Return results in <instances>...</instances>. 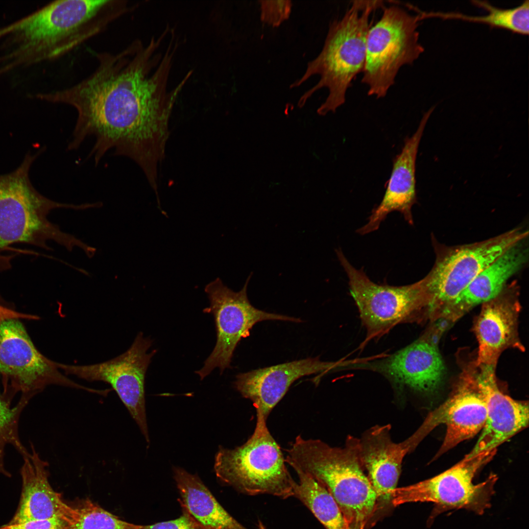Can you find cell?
I'll use <instances>...</instances> for the list:
<instances>
[{
  "instance_id": "6da1fadb",
  "label": "cell",
  "mask_w": 529,
  "mask_h": 529,
  "mask_svg": "<svg viewBox=\"0 0 529 529\" xmlns=\"http://www.w3.org/2000/svg\"><path fill=\"white\" fill-rule=\"evenodd\" d=\"M161 40L144 46L135 40L117 52L96 55L93 72L71 86L39 93L41 100L70 106L77 119L68 149H77L89 138L90 155L98 163L109 151L126 157L143 170L152 188L158 185L159 169L169 135L174 104L186 75L173 89L167 84L174 50L163 58L156 50Z\"/></svg>"
},
{
  "instance_id": "7a4b0ae2",
  "label": "cell",
  "mask_w": 529,
  "mask_h": 529,
  "mask_svg": "<svg viewBox=\"0 0 529 529\" xmlns=\"http://www.w3.org/2000/svg\"><path fill=\"white\" fill-rule=\"evenodd\" d=\"M127 0H58L16 22L18 52L33 64L59 59L132 11Z\"/></svg>"
},
{
  "instance_id": "3957f363",
  "label": "cell",
  "mask_w": 529,
  "mask_h": 529,
  "mask_svg": "<svg viewBox=\"0 0 529 529\" xmlns=\"http://www.w3.org/2000/svg\"><path fill=\"white\" fill-rule=\"evenodd\" d=\"M383 6L381 0L353 1L341 19L330 24L321 51L308 63L303 75L289 86L295 88L312 76H319L318 82L300 97L299 107H303L315 92L324 88L329 93L317 110L319 114L334 112L345 102L352 81L363 70L370 15Z\"/></svg>"
},
{
  "instance_id": "277c9868",
  "label": "cell",
  "mask_w": 529,
  "mask_h": 529,
  "mask_svg": "<svg viewBox=\"0 0 529 529\" xmlns=\"http://www.w3.org/2000/svg\"><path fill=\"white\" fill-rule=\"evenodd\" d=\"M36 156L27 154L16 169L0 175V249L23 243L50 250L47 244L49 240L70 251L75 247L84 249L86 243L62 232L47 216L55 209L84 210L90 208V204L60 203L39 192L28 175Z\"/></svg>"
},
{
  "instance_id": "5b68a950",
  "label": "cell",
  "mask_w": 529,
  "mask_h": 529,
  "mask_svg": "<svg viewBox=\"0 0 529 529\" xmlns=\"http://www.w3.org/2000/svg\"><path fill=\"white\" fill-rule=\"evenodd\" d=\"M286 451L285 461L293 463L323 485L344 514L359 513L374 500L375 492L363 472L359 439L348 436L340 448L298 435Z\"/></svg>"
},
{
  "instance_id": "8992f818",
  "label": "cell",
  "mask_w": 529,
  "mask_h": 529,
  "mask_svg": "<svg viewBox=\"0 0 529 529\" xmlns=\"http://www.w3.org/2000/svg\"><path fill=\"white\" fill-rule=\"evenodd\" d=\"M336 253L347 275L350 294L366 329L362 348L399 324L420 322L429 317L430 297L425 277L406 286L377 284L363 270L355 268L340 249L336 250Z\"/></svg>"
},
{
  "instance_id": "52a82bcc",
  "label": "cell",
  "mask_w": 529,
  "mask_h": 529,
  "mask_svg": "<svg viewBox=\"0 0 529 529\" xmlns=\"http://www.w3.org/2000/svg\"><path fill=\"white\" fill-rule=\"evenodd\" d=\"M280 446L265 421H257L255 430L243 445L233 449L219 447L214 464L222 482L249 495L293 496L294 480L289 473Z\"/></svg>"
},
{
  "instance_id": "ba28073f",
  "label": "cell",
  "mask_w": 529,
  "mask_h": 529,
  "mask_svg": "<svg viewBox=\"0 0 529 529\" xmlns=\"http://www.w3.org/2000/svg\"><path fill=\"white\" fill-rule=\"evenodd\" d=\"M423 19L403 8L384 7L380 19L368 31L362 83L368 95L384 97L400 68L412 64L424 52L417 28Z\"/></svg>"
},
{
  "instance_id": "9c48e42d",
  "label": "cell",
  "mask_w": 529,
  "mask_h": 529,
  "mask_svg": "<svg viewBox=\"0 0 529 529\" xmlns=\"http://www.w3.org/2000/svg\"><path fill=\"white\" fill-rule=\"evenodd\" d=\"M497 451V449L487 450L471 457H464L433 477L396 488L391 496L392 504L397 505L409 502H432L435 505L434 516L461 508L483 514L491 505L498 477L491 474L478 484H474L473 479L478 471L493 459Z\"/></svg>"
},
{
  "instance_id": "30bf717a",
  "label": "cell",
  "mask_w": 529,
  "mask_h": 529,
  "mask_svg": "<svg viewBox=\"0 0 529 529\" xmlns=\"http://www.w3.org/2000/svg\"><path fill=\"white\" fill-rule=\"evenodd\" d=\"M1 395L9 403L16 394L31 399L47 386L57 385L101 395V389L87 387L63 374L57 362L43 355L35 346L20 319L0 324Z\"/></svg>"
},
{
  "instance_id": "8fae6325",
  "label": "cell",
  "mask_w": 529,
  "mask_h": 529,
  "mask_svg": "<svg viewBox=\"0 0 529 529\" xmlns=\"http://www.w3.org/2000/svg\"><path fill=\"white\" fill-rule=\"evenodd\" d=\"M528 236V231L516 228L486 240L451 247L438 255L425 277L430 317L446 308L481 272Z\"/></svg>"
},
{
  "instance_id": "7c38bea8",
  "label": "cell",
  "mask_w": 529,
  "mask_h": 529,
  "mask_svg": "<svg viewBox=\"0 0 529 529\" xmlns=\"http://www.w3.org/2000/svg\"><path fill=\"white\" fill-rule=\"evenodd\" d=\"M250 275L240 290L234 291L224 285L219 278L208 284L205 288L210 305L204 312L213 314L216 330V342L202 368L195 373L202 380L216 368L220 373L230 364L234 351L242 338L250 336V330L257 323L265 320H281L301 322L299 318L269 313L254 307L248 300L247 289Z\"/></svg>"
},
{
  "instance_id": "4fadbf2b",
  "label": "cell",
  "mask_w": 529,
  "mask_h": 529,
  "mask_svg": "<svg viewBox=\"0 0 529 529\" xmlns=\"http://www.w3.org/2000/svg\"><path fill=\"white\" fill-rule=\"evenodd\" d=\"M152 340L138 334L130 347L119 356L100 363L72 365L57 362L65 375H74L89 382L101 381L109 384L138 425L147 443L145 401V378L156 350L147 352Z\"/></svg>"
},
{
  "instance_id": "5bb4252c",
  "label": "cell",
  "mask_w": 529,
  "mask_h": 529,
  "mask_svg": "<svg viewBox=\"0 0 529 529\" xmlns=\"http://www.w3.org/2000/svg\"><path fill=\"white\" fill-rule=\"evenodd\" d=\"M484 395L475 374L463 377L449 397L431 411L412 434L419 443L434 428L444 424V440L434 459L459 443L471 438L482 429L486 420Z\"/></svg>"
},
{
  "instance_id": "9a60e30c",
  "label": "cell",
  "mask_w": 529,
  "mask_h": 529,
  "mask_svg": "<svg viewBox=\"0 0 529 529\" xmlns=\"http://www.w3.org/2000/svg\"><path fill=\"white\" fill-rule=\"evenodd\" d=\"M352 368L379 372L397 384L422 392L436 389L445 373L438 349L425 335L392 354L356 360Z\"/></svg>"
},
{
  "instance_id": "2e32d148",
  "label": "cell",
  "mask_w": 529,
  "mask_h": 529,
  "mask_svg": "<svg viewBox=\"0 0 529 529\" xmlns=\"http://www.w3.org/2000/svg\"><path fill=\"white\" fill-rule=\"evenodd\" d=\"M334 367V362L322 361L318 357L307 358L240 373L234 385L242 397L252 402L257 421H266L293 383L306 376L325 374Z\"/></svg>"
},
{
  "instance_id": "e0dca14e",
  "label": "cell",
  "mask_w": 529,
  "mask_h": 529,
  "mask_svg": "<svg viewBox=\"0 0 529 529\" xmlns=\"http://www.w3.org/2000/svg\"><path fill=\"white\" fill-rule=\"evenodd\" d=\"M478 367L480 371L475 376L485 398L486 417L480 436L466 458L497 449L529 425L528 401L514 400L500 390L495 377V366Z\"/></svg>"
},
{
  "instance_id": "ac0fdd59",
  "label": "cell",
  "mask_w": 529,
  "mask_h": 529,
  "mask_svg": "<svg viewBox=\"0 0 529 529\" xmlns=\"http://www.w3.org/2000/svg\"><path fill=\"white\" fill-rule=\"evenodd\" d=\"M434 107L425 113L413 135L407 138L401 152L394 158L391 175L380 204L372 212L368 222L357 232L361 235L377 230L387 215L393 211L401 213L410 225L413 221L412 206L416 202L415 167L419 143Z\"/></svg>"
},
{
  "instance_id": "d6986e66",
  "label": "cell",
  "mask_w": 529,
  "mask_h": 529,
  "mask_svg": "<svg viewBox=\"0 0 529 529\" xmlns=\"http://www.w3.org/2000/svg\"><path fill=\"white\" fill-rule=\"evenodd\" d=\"M514 284L483 304L475 326L479 343L477 366H495L501 353L510 347L522 349L517 336L519 310Z\"/></svg>"
},
{
  "instance_id": "ffe728a7",
  "label": "cell",
  "mask_w": 529,
  "mask_h": 529,
  "mask_svg": "<svg viewBox=\"0 0 529 529\" xmlns=\"http://www.w3.org/2000/svg\"><path fill=\"white\" fill-rule=\"evenodd\" d=\"M30 456L24 458L20 469L22 488L18 507L8 524L61 517L68 521L72 506L65 504L48 481V463L41 458L30 443Z\"/></svg>"
},
{
  "instance_id": "44dd1931",
  "label": "cell",
  "mask_w": 529,
  "mask_h": 529,
  "mask_svg": "<svg viewBox=\"0 0 529 529\" xmlns=\"http://www.w3.org/2000/svg\"><path fill=\"white\" fill-rule=\"evenodd\" d=\"M390 426H376L360 440L361 459L377 498L391 499L406 454L390 435Z\"/></svg>"
},
{
  "instance_id": "7402d4cb",
  "label": "cell",
  "mask_w": 529,
  "mask_h": 529,
  "mask_svg": "<svg viewBox=\"0 0 529 529\" xmlns=\"http://www.w3.org/2000/svg\"><path fill=\"white\" fill-rule=\"evenodd\" d=\"M525 240L507 249L481 272L442 311V314L457 317L471 308L484 303L497 297L506 287L508 280L518 272L528 261V247Z\"/></svg>"
},
{
  "instance_id": "603a6c76",
  "label": "cell",
  "mask_w": 529,
  "mask_h": 529,
  "mask_svg": "<svg viewBox=\"0 0 529 529\" xmlns=\"http://www.w3.org/2000/svg\"><path fill=\"white\" fill-rule=\"evenodd\" d=\"M173 470L182 508L202 526L207 529H247L220 505L197 475L180 467Z\"/></svg>"
},
{
  "instance_id": "cb8c5ba5",
  "label": "cell",
  "mask_w": 529,
  "mask_h": 529,
  "mask_svg": "<svg viewBox=\"0 0 529 529\" xmlns=\"http://www.w3.org/2000/svg\"><path fill=\"white\" fill-rule=\"evenodd\" d=\"M295 470L298 482L293 483V496L299 499L326 529H349V525L329 491L293 463L285 461Z\"/></svg>"
},
{
  "instance_id": "d4e9b609",
  "label": "cell",
  "mask_w": 529,
  "mask_h": 529,
  "mask_svg": "<svg viewBox=\"0 0 529 529\" xmlns=\"http://www.w3.org/2000/svg\"><path fill=\"white\" fill-rule=\"evenodd\" d=\"M472 3L487 11L483 16H470L458 12H425L426 18L438 17L442 19H459L469 22L484 23L491 27L509 30L527 35L529 33V1L526 0L514 8L503 9L497 7L487 1L472 0Z\"/></svg>"
},
{
  "instance_id": "484cf974",
  "label": "cell",
  "mask_w": 529,
  "mask_h": 529,
  "mask_svg": "<svg viewBox=\"0 0 529 529\" xmlns=\"http://www.w3.org/2000/svg\"><path fill=\"white\" fill-rule=\"evenodd\" d=\"M29 399L21 397L18 403L12 407L0 395V474L10 477L11 474L5 465V450L8 445H12L22 456L29 457L28 452L21 440L19 423L21 414L28 404Z\"/></svg>"
},
{
  "instance_id": "4316f807",
  "label": "cell",
  "mask_w": 529,
  "mask_h": 529,
  "mask_svg": "<svg viewBox=\"0 0 529 529\" xmlns=\"http://www.w3.org/2000/svg\"><path fill=\"white\" fill-rule=\"evenodd\" d=\"M72 508L65 529H136L137 526L120 519L89 500Z\"/></svg>"
},
{
  "instance_id": "83f0119b",
  "label": "cell",
  "mask_w": 529,
  "mask_h": 529,
  "mask_svg": "<svg viewBox=\"0 0 529 529\" xmlns=\"http://www.w3.org/2000/svg\"><path fill=\"white\" fill-rule=\"evenodd\" d=\"M260 19L273 27L279 26L290 17L292 4L291 0H259Z\"/></svg>"
},
{
  "instance_id": "f1b7e54d",
  "label": "cell",
  "mask_w": 529,
  "mask_h": 529,
  "mask_svg": "<svg viewBox=\"0 0 529 529\" xmlns=\"http://www.w3.org/2000/svg\"><path fill=\"white\" fill-rule=\"evenodd\" d=\"M136 529H207L197 522L185 509L178 518L149 525H137Z\"/></svg>"
},
{
  "instance_id": "f546056e",
  "label": "cell",
  "mask_w": 529,
  "mask_h": 529,
  "mask_svg": "<svg viewBox=\"0 0 529 529\" xmlns=\"http://www.w3.org/2000/svg\"><path fill=\"white\" fill-rule=\"evenodd\" d=\"M68 520L64 518L54 517L42 520H34L16 524H7L0 529H65Z\"/></svg>"
},
{
  "instance_id": "4dcf8cb0",
  "label": "cell",
  "mask_w": 529,
  "mask_h": 529,
  "mask_svg": "<svg viewBox=\"0 0 529 529\" xmlns=\"http://www.w3.org/2000/svg\"><path fill=\"white\" fill-rule=\"evenodd\" d=\"M39 318L36 315L20 313L0 304V324L10 319L37 320Z\"/></svg>"
},
{
  "instance_id": "1f68e13d",
  "label": "cell",
  "mask_w": 529,
  "mask_h": 529,
  "mask_svg": "<svg viewBox=\"0 0 529 529\" xmlns=\"http://www.w3.org/2000/svg\"><path fill=\"white\" fill-rule=\"evenodd\" d=\"M258 528L259 529H266V527L261 521L258 522Z\"/></svg>"
},
{
  "instance_id": "d6a6232c",
  "label": "cell",
  "mask_w": 529,
  "mask_h": 529,
  "mask_svg": "<svg viewBox=\"0 0 529 529\" xmlns=\"http://www.w3.org/2000/svg\"><path fill=\"white\" fill-rule=\"evenodd\" d=\"M349 529H355L354 527L350 526Z\"/></svg>"
}]
</instances>
